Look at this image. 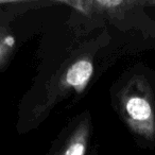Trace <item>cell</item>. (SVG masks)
I'll use <instances>...</instances> for the list:
<instances>
[{
    "mask_svg": "<svg viewBox=\"0 0 155 155\" xmlns=\"http://www.w3.org/2000/svg\"><path fill=\"white\" fill-rule=\"evenodd\" d=\"M118 107L127 127L147 141L155 139L153 91L146 78L134 75L118 93Z\"/></svg>",
    "mask_w": 155,
    "mask_h": 155,
    "instance_id": "6da1fadb",
    "label": "cell"
},
{
    "mask_svg": "<svg viewBox=\"0 0 155 155\" xmlns=\"http://www.w3.org/2000/svg\"><path fill=\"white\" fill-rule=\"evenodd\" d=\"M91 133V119L89 113L78 118L73 127L64 137L54 155H86Z\"/></svg>",
    "mask_w": 155,
    "mask_h": 155,
    "instance_id": "7a4b0ae2",
    "label": "cell"
},
{
    "mask_svg": "<svg viewBox=\"0 0 155 155\" xmlns=\"http://www.w3.org/2000/svg\"><path fill=\"white\" fill-rule=\"evenodd\" d=\"M93 61L88 58H80L70 63L62 77V85L72 89L77 94H82L94 75Z\"/></svg>",
    "mask_w": 155,
    "mask_h": 155,
    "instance_id": "3957f363",
    "label": "cell"
},
{
    "mask_svg": "<svg viewBox=\"0 0 155 155\" xmlns=\"http://www.w3.org/2000/svg\"><path fill=\"white\" fill-rule=\"evenodd\" d=\"M14 38L11 35L0 31V66L7 62L10 53L14 47Z\"/></svg>",
    "mask_w": 155,
    "mask_h": 155,
    "instance_id": "277c9868",
    "label": "cell"
},
{
    "mask_svg": "<svg viewBox=\"0 0 155 155\" xmlns=\"http://www.w3.org/2000/svg\"><path fill=\"white\" fill-rule=\"evenodd\" d=\"M91 155H97V151H96V150H95V151H94V152H93V153H91Z\"/></svg>",
    "mask_w": 155,
    "mask_h": 155,
    "instance_id": "5b68a950",
    "label": "cell"
}]
</instances>
